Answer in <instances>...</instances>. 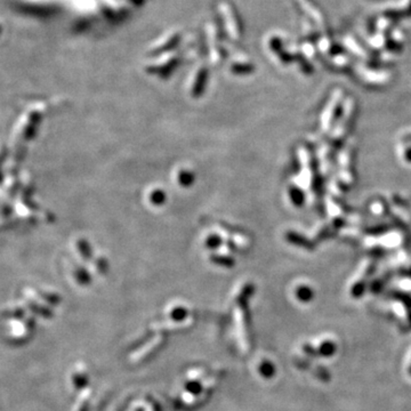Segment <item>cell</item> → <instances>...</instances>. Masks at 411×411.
<instances>
[{
  "label": "cell",
  "instance_id": "cell-1",
  "mask_svg": "<svg viewBox=\"0 0 411 411\" xmlns=\"http://www.w3.org/2000/svg\"><path fill=\"white\" fill-rule=\"evenodd\" d=\"M160 197L162 198L163 196H162V193L160 192V191H157V193L155 194V198H153V202H160Z\"/></svg>",
  "mask_w": 411,
  "mask_h": 411
}]
</instances>
